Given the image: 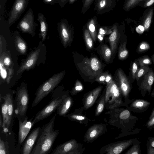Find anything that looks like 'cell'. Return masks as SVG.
<instances>
[{
    "instance_id": "obj_27",
    "label": "cell",
    "mask_w": 154,
    "mask_h": 154,
    "mask_svg": "<svg viewBox=\"0 0 154 154\" xmlns=\"http://www.w3.org/2000/svg\"><path fill=\"white\" fill-rule=\"evenodd\" d=\"M76 109L75 111L67 115L68 119L70 121H76L80 123L86 124L88 122L89 119L86 116L82 113V110Z\"/></svg>"
},
{
    "instance_id": "obj_46",
    "label": "cell",
    "mask_w": 154,
    "mask_h": 154,
    "mask_svg": "<svg viewBox=\"0 0 154 154\" xmlns=\"http://www.w3.org/2000/svg\"><path fill=\"white\" fill-rule=\"evenodd\" d=\"M94 0H84L81 12L83 14L86 13L90 8Z\"/></svg>"
},
{
    "instance_id": "obj_20",
    "label": "cell",
    "mask_w": 154,
    "mask_h": 154,
    "mask_svg": "<svg viewBox=\"0 0 154 154\" xmlns=\"http://www.w3.org/2000/svg\"><path fill=\"white\" fill-rule=\"evenodd\" d=\"M150 104V102L146 100L133 99L127 109L134 112L142 113L147 110Z\"/></svg>"
},
{
    "instance_id": "obj_45",
    "label": "cell",
    "mask_w": 154,
    "mask_h": 154,
    "mask_svg": "<svg viewBox=\"0 0 154 154\" xmlns=\"http://www.w3.org/2000/svg\"><path fill=\"white\" fill-rule=\"evenodd\" d=\"M112 31V27L110 28L108 26H103L99 28L98 33L104 36L105 35L110 34Z\"/></svg>"
},
{
    "instance_id": "obj_58",
    "label": "cell",
    "mask_w": 154,
    "mask_h": 154,
    "mask_svg": "<svg viewBox=\"0 0 154 154\" xmlns=\"http://www.w3.org/2000/svg\"><path fill=\"white\" fill-rule=\"evenodd\" d=\"M76 0H69V2L70 4L73 3Z\"/></svg>"
},
{
    "instance_id": "obj_12",
    "label": "cell",
    "mask_w": 154,
    "mask_h": 154,
    "mask_svg": "<svg viewBox=\"0 0 154 154\" xmlns=\"http://www.w3.org/2000/svg\"><path fill=\"white\" fill-rule=\"evenodd\" d=\"M29 0H15L9 11L7 24L10 26L20 18L27 8Z\"/></svg>"
},
{
    "instance_id": "obj_55",
    "label": "cell",
    "mask_w": 154,
    "mask_h": 154,
    "mask_svg": "<svg viewBox=\"0 0 154 154\" xmlns=\"http://www.w3.org/2000/svg\"><path fill=\"white\" fill-rule=\"evenodd\" d=\"M112 80L111 75L108 74L106 77L105 82L106 83V84H107L110 83Z\"/></svg>"
},
{
    "instance_id": "obj_60",
    "label": "cell",
    "mask_w": 154,
    "mask_h": 154,
    "mask_svg": "<svg viewBox=\"0 0 154 154\" xmlns=\"http://www.w3.org/2000/svg\"><path fill=\"white\" fill-rule=\"evenodd\" d=\"M151 58H152V62L154 64V54H153L152 56H151Z\"/></svg>"
},
{
    "instance_id": "obj_48",
    "label": "cell",
    "mask_w": 154,
    "mask_h": 154,
    "mask_svg": "<svg viewBox=\"0 0 154 154\" xmlns=\"http://www.w3.org/2000/svg\"><path fill=\"white\" fill-rule=\"evenodd\" d=\"M108 74L107 72L100 74L96 78V81L100 83H104L106 77Z\"/></svg>"
},
{
    "instance_id": "obj_35",
    "label": "cell",
    "mask_w": 154,
    "mask_h": 154,
    "mask_svg": "<svg viewBox=\"0 0 154 154\" xmlns=\"http://www.w3.org/2000/svg\"><path fill=\"white\" fill-rule=\"evenodd\" d=\"M150 69L148 65H146L138 68L136 75V79L138 82L140 77L148 72Z\"/></svg>"
},
{
    "instance_id": "obj_28",
    "label": "cell",
    "mask_w": 154,
    "mask_h": 154,
    "mask_svg": "<svg viewBox=\"0 0 154 154\" xmlns=\"http://www.w3.org/2000/svg\"><path fill=\"white\" fill-rule=\"evenodd\" d=\"M4 100V103L1 105V112L2 116L3 125L2 127L4 128L7 126L9 128L8 117V103L7 97L5 95L2 97Z\"/></svg>"
},
{
    "instance_id": "obj_56",
    "label": "cell",
    "mask_w": 154,
    "mask_h": 154,
    "mask_svg": "<svg viewBox=\"0 0 154 154\" xmlns=\"http://www.w3.org/2000/svg\"><path fill=\"white\" fill-rule=\"evenodd\" d=\"M153 116H154V108L152 110V112L151 115L149 117V119H151V118H152Z\"/></svg>"
},
{
    "instance_id": "obj_37",
    "label": "cell",
    "mask_w": 154,
    "mask_h": 154,
    "mask_svg": "<svg viewBox=\"0 0 154 154\" xmlns=\"http://www.w3.org/2000/svg\"><path fill=\"white\" fill-rule=\"evenodd\" d=\"M137 60L138 62L140 67L152 64V59L147 55L143 56L137 59Z\"/></svg>"
},
{
    "instance_id": "obj_4",
    "label": "cell",
    "mask_w": 154,
    "mask_h": 154,
    "mask_svg": "<svg viewBox=\"0 0 154 154\" xmlns=\"http://www.w3.org/2000/svg\"><path fill=\"white\" fill-rule=\"evenodd\" d=\"M45 47L42 42L40 41L37 47L31 52L25 60L21 64L17 72V75L22 73L25 70L28 71L43 61V56L45 52Z\"/></svg>"
},
{
    "instance_id": "obj_44",
    "label": "cell",
    "mask_w": 154,
    "mask_h": 154,
    "mask_svg": "<svg viewBox=\"0 0 154 154\" xmlns=\"http://www.w3.org/2000/svg\"><path fill=\"white\" fill-rule=\"evenodd\" d=\"M154 4V0H144L138 3L137 6H140L143 8H147Z\"/></svg>"
},
{
    "instance_id": "obj_8",
    "label": "cell",
    "mask_w": 154,
    "mask_h": 154,
    "mask_svg": "<svg viewBox=\"0 0 154 154\" xmlns=\"http://www.w3.org/2000/svg\"><path fill=\"white\" fill-rule=\"evenodd\" d=\"M102 65L97 58L84 59L80 64L79 68L86 75L91 77H97L102 71Z\"/></svg>"
},
{
    "instance_id": "obj_2",
    "label": "cell",
    "mask_w": 154,
    "mask_h": 154,
    "mask_svg": "<svg viewBox=\"0 0 154 154\" xmlns=\"http://www.w3.org/2000/svg\"><path fill=\"white\" fill-rule=\"evenodd\" d=\"M65 74L64 71L55 74L39 87L35 94V97L32 105V107L36 106L57 87Z\"/></svg>"
},
{
    "instance_id": "obj_10",
    "label": "cell",
    "mask_w": 154,
    "mask_h": 154,
    "mask_svg": "<svg viewBox=\"0 0 154 154\" xmlns=\"http://www.w3.org/2000/svg\"><path fill=\"white\" fill-rule=\"evenodd\" d=\"M139 142L137 139L134 138L112 143L103 147L100 151V153L120 154L131 145Z\"/></svg>"
},
{
    "instance_id": "obj_43",
    "label": "cell",
    "mask_w": 154,
    "mask_h": 154,
    "mask_svg": "<svg viewBox=\"0 0 154 154\" xmlns=\"http://www.w3.org/2000/svg\"><path fill=\"white\" fill-rule=\"evenodd\" d=\"M139 63L137 60H136L133 63L131 68V74L132 79L134 80L136 79V75L138 69Z\"/></svg>"
},
{
    "instance_id": "obj_47",
    "label": "cell",
    "mask_w": 154,
    "mask_h": 154,
    "mask_svg": "<svg viewBox=\"0 0 154 154\" xmlns=\"http://www.w3.org/2000/svg\"><path fill=\"white\" fill-rule=\"evenodd\" d=\"M5 143L4 141L0 138V154H6L8 153Z\"/></svg>"
},
{
    "instance_id": "obj_22",
    "label": "cell",
    "mask_w": 154,
    "mask_h": 154,
    "mask_svg": "<svg viewBox=\"0 0 154 154\" xmlns=\"http://www.w3.org/2000/svg\"><path fill=\"white\" fill-rule=\"evenodd\" d=\"M154 11L153 6L147 8L144 11L142 17L140 19V23L146 31H148L152 23Z\"/></svg>"
},
{
    "instance_id": "obj_26",
    "label": "cell",
    "mask_w": 154,
    "mask_h": 154,
    "mask_svg": "<svg viewBox=\"0 0 154 154\" xmlns=\"http://www.w3.org/2000/svg\"><path fill=\"white\" fill-rule=\"evenodd\" d=\"M14 34L16 35L14 43L16 49L21 54H25L27 51V44L20 35L18 31H15Z\"/></svg>"
},
{
    "instance_id": "obj_41",
    "label": "cell",
    "mask_w": 154,
    "mask_h": 154,
    "mask_svg": "<svg viewBox=\"0 0 154 154\" xmlns=\"http://www.w3.org/2000/svg\"><path fill=\"white\" fill-rule=\"evenodd\" d=\"M150 48V45L146 41L141 42L137 48V52L139 53L145 52Z\"/></svg>"
},
{
    "instance_id": "obj_30",
    "label": "cell",
    "mask_w": 154,
    "mask_h": 154,
    "mask_svg": "<svg viewBox=\"0 0 154 154\" xmlns=\"http://www.w3.org/2000/svg\"><path fill=\"white\" fill-rule=\"evenodd\" d=\"M6 95L8 101V121L9 125L10 127L13 120V114L14 105L13 97L9 93L7 94Z\"/></svg>"
},
{
    "instance_id": "obj_29",
    "label": "cell",
    "mask_w": 154,
    "mask_h": 154,
    "mask_svg": "<svg viewBox=\"0 0 154 154\" xmlns=\"http://www.w3.org/2000/svg\"><path fill=\"white\" fill-rule=\"evenodd\" d=\"M97 17L95 15L89 19L86 24L87 29L92 39L95 41L97 35Z\"/></svg>"
},
{
    "instance_id": "obj_15",
    "label": "cell",
    "mask_w": 154,
    "mask_h": 154,
    "mask_svg": "<svg viewBox=\"0 0 154 154\" xmlns=\"http://www.w3.org/2000/svg\"><path fill=\"white\" fill-rule=\"evenodd\" d=\"M106 126L102 124H95L90 127L85 134L84 141L87 143L92 142L106 131Z\"/></svg>"
},
{
    "instance_id": "obj_25",
    "label": "cell",
    "mask_w": 154,
    "mask_h": 154,
    "mask_svg": "<svg viewBox=\"0 0 154 154\" xmlns=\"http://www.w3.org/2000/svg\"><path fill=\"white\" fill-rule=\"evenodd\" d=\"M37 20L39 23L40 26L39 36L42 38V42H43L46 37L48 24L46 18L42 13H39L38 14Z\"/></svg>"
},
{
    "instance_id": "obj_38",
    "label": "cell",
    "mask_w": 154,
    "mask_h": 154,
    "mask_svg": "<svg viewBox=\"0 0 154 154\" xmlns=\"http://www.w3.org/2000/svg\"><path fill=\"white\" fill-rule=\"evenodd\" d=\"M105 106V96H103L99 101L96 109L95 115L98 116L103 111Z\"/></svg>"
},
{
    "instance_id": "obj_19",
    "label": "cell",
    "mask_w": 154,
    "mask_h": 154,
    "mask_svg": "<svg viewBox=\"0 0 154 154\" xmlns=\"http://www.w3.org/2000/svg\"><path fill=\"white\" fill-rule=\"evenodd\" d=\"M41 129L40 127H38L32 131L24 144L22 150L23 154H31Z\"/></svg>"
},
{
    "instance_id": "obj_57",
    "label": "cell",
    "mask_w": 154,
    "mask_h": 154,
    "mask_svg": "<svg viewBox=\"0 0 154 154\" xmlns=\"http://www.w3.org/2000/svg\"><path fill=\"white\" fill-rule=\"evenodd\" d=\"M3 120H2V119L1 116V115H0V126L1 128L2 127L3 125Z\"/></svg>"
},
{
    "instance_id": "obj_52",
    "label": "cell",
    "mask_w": 154,
    "mask_h": 154,
    "mask_svg": "<svg viewBox=\"0 0 154 154\" xmlns=\"http://www.w3.org/2000/svg\"><path fill=\"white\" fill-rule=\"evenodd\" d=\"M57 3L58 4L61 8H63L69 2V0H57Z\"/></svg>"
},
{
    "instance_id": "obj_40",
    "label": "cell",
    "mask_w": 154,
    "mask_h": 154,
    "mask_svg": "<svg viewBox=\"0 0 154 154\" xmlns=\"http://www.w3.org/2000/svg\"><path fill=\"white\" fill-rule=\"evenodd\" d=\"M148 139L147 154H154V137H148Z\"/></svg>"
},
{
    "instance_id": "obj_54",
    "label": "cell",
    "mask_w": 154,
    "mask_h": 154,
    "mask_svg": "<svg viewBox=\"0 0 154 154\" xmlns=\"http://www.w3.org/2000/svg\"><path fill=\"white\" fill-rule=\"evenodd\" d=\"M3 37L2 35H0V55L3 52Z\"/></svg>"
},
{
    "instance_id": "obj_13",
    "label": "cell",
    "mask_w": 154,
    "mask_h": 154,
    "mask_svg": "<svg viewBox=\"0 0 154 154\" xmlns=\"http://www.w3.org/2000/svg\"><path fill=\"white\" fill-rule=\"evenodd\" d=\"M57 29L62 43L66 48L72 42L73 29L65 18L62 19L57 23Z\"/></svg>"
},
{
    "instance_id": "obj_33",
    "label": "cell",
    "mask_w": 154,
    "mask_h": 154,
    "mask_svg": "<svg viewBox=\"0 0 154 154\" xmlns=\"http://www.w3.org/2000/svg\"><path fill=\"white\" fill-rule=\"evenodd\" d=\"M126 42L121 43L118 51V57L119 59L124 60L128 55V52L126 48Z\"/></svg>"
},
{
    "instance_id": "obj_17",
    "label": "cell",
    "mask_w": 154,
    "mask_h": 154,
    "mask_svg": "<svg viewBox=\"0 0 154 154\" xmlns=\"http://www.w3.org/2000/svg\"><path fill=\"white\" fill-rule=\"evenodd\" d=\"M117 0H95L94 10L100 14L112 11L116 5Z\"/></svg>"
},
{
    "instance_id": "obj_3",
    "label": "cell",
    "mask_w": 154,
    "mask_h": 154,
    "mask_svg": "<svg viewBox=\"0 0 154 154\" xmlns=\"http://www.w3.org/2000/svg\"><path fill=\"white\" fill-rule=\"evenodd\" d=\"M105 96V105L107 109H113L122 106L127 107L122 100L123 96L119 84L113 80L107 84Z\"/></svg>"
},
{
    "instance_id": "obj_18",
    "label": "cell",
    "mask_w": 154,
    "mask_h": 154,
    "mask_svg": "<svg viewBox=\"0 0 154 154\" xmlns=\"http://www.w3.org/2000/svg\"><path fill=\"white\" fill-rule=\"evenodd\" d=\"M19 129L18 139L19 143H22L33 127L32 121H28V117L26 116L23 121L18 117Z\"/></svg>"
},
{
    "instance_id": "obj_24",
    "label": "cell",
    "mask_w": 154,
    "mask_h": 154,
    "mask_svg": "<svg viewBox=\"0 0 154 154\" xmlns=\"http://www.w3.org/2000/svg\"><path fill=\"white\" fill-rule=\"evenodd\" d=\"M73 103L72 98L67 95L63 99L57 109V114L60 116H65Z\"/></svg>"
},
{
    "instance_id": "obj_9",
    "label": "cell",
    "mask_w": 154,
    "mask_h": 154,
    "mask_svg": "<svg viewBox=\"0 0 154 154\" xmlns=\"http://www.w3.org/2000/svg\"><path fill=\"white\" fill-rule=\"evenodd\" d=\"M85 150L83 145L72 139L58 146L51 154H81Z\"/></svg>"
},
{
    "instance_id": "obj_1",
    "label": "cell",
    "mask_w": 154,
    "mask_h": 154,
    "mask_svg": "<svg viewBox=\"0 0 154 154\" xmlns=\"http://www.w3.org/2000/svg\"><path fill=\"white\" fill-rule=\"evenodd\" d=\"M57 115L55 114L41 128L36 143L31 154H47L51 151L59 133L58 130L54 129Z\"/></svg>"
},
{
    "instance_id": "obj_39",
    "label": "cell",
    "mask_w": 154,
    "mask_h": 154,
    "mask_svg": "<svg viewBox=\"0 0 154 154\" xmlns=\"http://www.w3.org/2000/svg\"><path fill=\"white\" fill-rule=\"evenodd\" d=\"M140 142L133 145L125 154H140L141 151L140 146Z\"/></svg>"
},
{
    "instance_id": "obj_14",
    "label": "cell",
    "mask_w": 154,
    "mask_h": 154,
    "mask_svg": "<svg viewBox=\"0 0 154 154\" xmlns=\"http://www.w3.org/2000/svg\"><path fill=\"white\" fill-rule=\"evenodd\" d=\"M117 76L119 80V85L125 98V103L128 108V105L133 99L129 98V94L131 89V83L128 78L121 69L117 71Z\"/></svg>"
},
{
    "instance_id": "obj_31",
    "label": "cell",
    "mask_w": 154,
    "mask_h": 154,
    "mask_svg": "<svg viewBox=\"0 0 154 154\" xmlns=\"http://www.w3.org/2000/svg\"><path fill=\"white\" fill-rule=\"evenodd\" d=\"M0 63L6 69H8L13 64H12V61L10 55L5 52L0 54Z\"/></svg>"
},
{
    "instance_id": "obj_62",
    "label": "cell",
    "mask_w": 154,
    "mask_h": 154,
    "mask_svg": "<svg viewBox=\"0 0 154 154\" xmlns=\"http://www.w3.org/2000/svg\"><path fill=\"white\" fill-rule=\"evenodd\" d=\"M144 0H138L137 2V5L139 3L142 2V1H143Z\"/></svg>"
},
{
    "instance_id": "obj_34",
    "label": "cell",
    "mask_w": 154,
    "mask_h": 154,
    "mask_svg": "<svg viewBox=\"0 0 154 154\" xmlns=\"http://www.w3.org/2000/svg\"><path fill=\"white\" fill-rule=\"evenodd\" d=\"M138 0H125L123 5V9L128 12L137 6Z\"/></svg>"
},
{
    "instance_id": "obj_23",
    "label": "cell",
    "mask_w": 154,
    "mask_h": 154,
    "mask_svg": "<svg viewBox=\"0 0 154 154\" xmlns=\"http://www.w3.org/2000/svg\"><path fill=\"white\" fill-rule=\"evenodd\" d=\"M112 32L109 38L111 49L113 55L115 52L117 47V43L120 37V34L118 29V24L114 23L112 26Z\"/></svg>"
},
{
    "instance_id": "obj_6",
    "label": "cell",
    "mask_w": 154,
    "mask_h": 154,
    "mask_svg": "<svg viewBox=\"0 0 154 154\" xmlns=\"http://www.w3.org/2000/svg\"><path fill=\"white\" fill-rule=\"evenodd\" d=\"M130 111L128 109H121L119 116L122 130L126 135L136 134L141 130L136 126L138 118L133 115Z\"/></svg>"
},
{
    "instance_id": "obj_50",
    "label": "cell",
    "mask_w": 154,
    "mask_h": 154,
    "mask_svg": "<svg viewBox=\"0 0 154 154\" xmlns=\"http://www.w3.org/2000/svg\"><path fill=\"white\" fill-rule=\"evenodd\" d=\"M145 126L150 130L154 128V116L151 119H149Z\"/></svg>"
},
{
    "instance_id": "obj_7",
    "label": "cell",
    "mask_w": 154,
    "mask_h": 154,
    "mask_svg": "<svg viewBox=\"0 0 154 154\" xmlns=\"http://www.w3.org/2000/svg\"><path fill=\"white\" fill-rule=\"evenodd\" d=\"M67 95L66 94H61L57 96H53V99L49 103L35 115L32 121L33 126L38 122L48 118L57 109Z\"/></svg>"
},
{
    "instance_id": "obj_51",
    "label": "cell",
    "mask_w": 154,
    "mask_h": 154,
    "mask_svg": "<svg viewBox=\"0 0 154 154\" xmlns=\"http://www.w3.org/2000/svg\"><path fill=\"white\" fill-rule=\"evenodd\" d=\"M43 2L47 4L54 5L57 3V0H42Z\"/></svg>"
},
{
    "instance_id": "obj_5",
    "label": "cell",
    "mask_w": 154,
    "mask_h": 154,
    "mask_svg": "<svg viewBox=\"0 0 154 154\" xmlns=\"http://www.w3.org/2000/svg\"><path fill=\"white\" fill-rule=\"evenodd\" d=\"M16 108L15 114L19 116L24 118L27 110L29 102V96L25 83H22L18 88L16 94Z\"/></svg>"
},
{
    "instance_id": "obj_42",
    "label": "cell",
    "mask_w": 154,
    "mask_h": 154,
    "mask_svg": "<svg viewBox=\"0 0 154 154\" xmlns=\"http://www.w3.org/2000/svg\"><path fill=\"white\" fill-rule=\"evenodd\" d=\"M83 89V87L82 83L79 81L77 80L74 86L70 91V93L72 96H75L79 92L82 91Z\"/></svg>"
},
{
    "instance_id": "obj_21",
    "label": "cell",
    "mask_w": 154,
    "mask_h": 154,
    "mask_svg": "<svg viewBox=\"0 0 154 154\" xmlns=\"http://www.w3.org/2000/svg\"><path fill=\"white\" fill-rule=\"evenodd\" d=\"M103 86H99L92 90L85 97L84 102V109L86 110L92 106L99 96Z\"/></svg>"
},
{
    "instance_id": "obj_53",
    "label": "cell",
    "mask_w": 154,
    "mask_h": 154,
    "mask_svg": "<svg viewBox=\"0 0 154 154\" xmlns=\"http://www.w3.org/2000/svg\"><path fill=\"white\" fill-rule=\"evenodd\" d=\"M7 0H0V10L1 14L3 12Z\"/></svg>"
},
{
    "instance_id": "obj_59",
    "label": "cell",
    "mask_w": 154,
    "mask_h": 154,
    "mask_svg": "<svg viewBox=\"0 0 154 154\" xmlns=\"http://www.w3.org/2000/svg\"><path fill=\"white\" fill-rule=\"evenodd\" d=\"M151 96L152 97H154V88L151 93Z\"/></svg>"
},
{
    "instance_id": "obj_32",
    "label": "cell",
    "mask_w": 154,
    "mask_h": 154,
    "mask_svg": "<svg viewBox=\"0 0 154 154\" xmlns=\"http://www.w3.org/2000/svg\"><path fill=\"white\" fill-rule=\"evenodd\" d=\"M100 52L106 62H109L112 54L111 49L107 45L104 44L101 46Z\"/></svg>"
},
{
    "instance_id": "obj_11",
    "label": "cell",
    "mask_w": 154,
    "mask_h": 154,
    "mask_svg": "<svg viewBox=\"0 0 154 154\" xmlns=\"http://www.w3.org/2000/svg\"><path fill=\"white\" fill-rule=\"evenodd\" d=\"M36 24L33 11L30 7L18 23L17 28L23 32L28 33L33 36Z\"/></svg>"
},
{
    "instance_id": "obj_49",
    "label": "cell",
    "mask_w": 154,
    "mask_h": 154,
    "mask_svg": "<svg viewBox=\"0 0 154 154\" xmlns=\"http://www.w3.org/2000/svg\"><path fill=\"white\" fill-rule=\"evenodd\" d=\"M8 71L6 79V82L8 84L10 82L14 74V69L13 68V64L11 67L8 69Z\"/></svg>"
},
{
    "instance_id": "obj_16",
    "label": "cell",
    "mask_w": 154,
    "mask_h": 154,
    "mask_svg": "<svg viewBox=\"0 0 154 154\" xmlns=\"http://www.w3.org/2000/svg\"><path fill=\"white\" fill-rule=\"evenodd\" d=\"M154 81V72L151 68L143 75V78L139 86V90L141 91L142 96L144 97L147 92L150 94L152 84Z\"/></svg>"
},
{
    "instance_id": "obj_61",
    "label": "cell",
    "mask_w": 154,
    "mask_h": 154,
    "mask_svg": "<svg viewBox=\"0 0 154 154\" xmlns=\"http://www.w3.org/2000/svg\"><path fill=\"white\" fill-rule=\"evenodd\" d=\"M2 97L1 94H0V101L1 102H2Z\"/></svg>"
},
{
    "instance_id": "obj_36",
    "label": "cell",
    "mask_w": 154,
    "mask_h": 154,
    "mask_svg": "<svg viewBox=\"0 0 154 154\" xmlns=\"http://www.w3.org/2000/svg\"><path fill=\"white\" fill-rule=\"evenodd\" d=\"M84 37L87 47L89 49H91L93 45L92 38L87 29L84 30Z\"/></svg>"
}]
</instances>
